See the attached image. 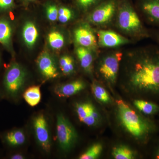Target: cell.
Segmentation results:
<instances>
[{
  "instance_id": "31",
  "label": "cell",
  "mask_w": 159,
  "mask_h": 159,
  "mask_svg": "<svg viewBox=\"0 0 159 159\" xmlns=\"http://www.w3.org/2000/svg\"><path fill=\"white\" fill-rule=\"evenodd\" d=\"M150 36H152L154 39L159 44V31H155L153 32H149Z\"/></svg>"
},
{
  "instance_id": "18",
  "label": "cell",
  "mask_w": 159,
  "mask_h": 159,
  "mask_svg": "<svg viewBox=\"0 0 159 159\" xmlns=\"http://www.w3.org/2000/svg\"><path fill=\"white\" fill-rule=\"evenodd\" d=\"M23 96L29 105L33 107L36 106L41 99V93L40 87L36 85L30 87L25 91Z\"/></svg>"
},
{
  "instance_id": "2",
  "label": "cell",
  "mask_w": 159,
  "mask_h": 159,
  "mask_svg": "<svg viewBox=\"0 0 159 159\" xmlns=\"http://www.w3.org/2000/svg\"><path fill=\"white\" fill-rule=\"evenodd\" d=\"M116 18L118 29L127 36L139 39L150 36L131 0H118Z\"/></svg>"
},
{
  "instance_id": "32",
  "label": "cell",
  "mask_w": 159,
  "mask_h": 159,
  "mask_svg": "<svg viewBox=\"0 0 159 159\" xmlns=\"http://www.w3.org/2000/svg\"><path fill=\"white\" fill-rule=\"evenodd\" d=\"M155 158L156 159H159V146L157 149L155 153Z\"/></svg>"
},
{
  "instance_id": "12",
  "label": "cell",
  "mask_w": 159,
  "mask_h": 159,
  "mask_svg": "<svg viewBox=\"0 0 159 159\" xmlns=\"http://www.w3.org/2000/svg\"><path fill=\"white\" fill-rule=\"evenodd\" d=\"M97 35L98 46L101 48H116L129 43L127 38L111 30H99Z\"/></svg>"
},
{
  "instance_id": "14",
  "label": "cell",
  "mask_w": 159,
  "mask_h": 159,
  "mask_svg": "<svg viewBox=\"0 0 159 159\" xmlns=\"http://www.w3.org/2000/svg\"><path fill=\"white\" fill-rule=\"evenodd\" d=\"M21 39L29 49L34 48L38 41L39 31L37 24L32 20L26 21L21 28Z\"/></svg>"
},
{
  "instance_id": "6",
  "label": "cell",
  "mask_w": 159,
  "mask_h": 159,
  "mask_svg": "<svg viewBox=\"0 0 159 159\" xmlns=\"http://www.w3.org/2000/svg\"><path fill=\"white\" fill-rule=\"evenodd\" d=\"M56 133L57 141L63 150H70L77 142V132L68 119L61 114L57 116Z\"/></svg>"
},
{
  "instance_id": "29",
  "label": "cell",
  "mask_w": 159,
  "mask_h": 159,
  "mask_svg": "<svg viewBox=\"0 0 159 159\" xmlns=\"http://www.w3.org/2000/svg\"><path fill=\"white\" fill-rule=\"evenodd\" d=\"M46 16L51 22H54L58 19V8L54 4H49L46 7Z\"/></svg>"
},
{
  "instance_id": "8",
  "label": "cell",
  "mask_w": 159,
  "mask_h": 159,
  "mask_svg": "<svg viewBox=\"0 0 159 159\" xmlns=\"http://www.w3.org/2000/svg\"><path fill=\"white\" fill-rule=\"evenodd\" d=\"M73 35L77 46L93 51L97 50L98 46L97 35L89 24L85 23L77 26L74 29Z\"/></svg>"
},
{
  "instance_id": "5",
  "label": "cell",
  "mask_w": 159,
  "mask_h": 159,
  "mask_svg": "<svg viewBox=\"0 0 159 159\" xmlns=\"http://www.w3.org/2000/svg\"><path fill=\"white\" fill-rule=\"evenodd\" d=\"M118 0H103L91 9L87 19L95 26L106 25L116 16Z\"/></svg>"
},
{
  "instance_id": "19",
  "label": "cell",
  "mask_w": 159,
  "mask_h": 159,
  "mask_svg": "<svg viewBox=\"0 0 159 159\" xmlns=\"http://www.w3.org/2000/svg\"><path fill=\"white\" fill-rule=\"evenodd\" d=\"M48 41L50 48L55 51L62 49L66 43L64 35L58 30H53L49 32Z\"/></svg>"
},
{
  "instance_id": "16",
  "label": "cell",
  "mask_w": 159,
  "mask_h": 159,
  "mask_svg": "<svg viewBox=\"0 0 159 159\" xmlns=\"http://www.w3.org/2000/svg\"><path fill=\"white\" fill-rule=\"evenodd\" d=\"M93 51L91 49L77 46L75 49V53L81 68L88 73L93 70L94 61Z\"/></svg>"
},
{
  "instance_id": "11",
  "label": "cell",
  "mask_w": 159,
  "mask_h": 159,
  "mask_svg": "<svg viewBox=\"0 0 159 159\" xmlns=\"http://www.w3.org/2000/svg\"><path fill=\"white\" fill-rule=\"evenodd\" d=\"M137 7L148 24L159 27V0H137Z\"/></svg>"
},
{
  "instance_id": "26",
  "label": "cell",
  "mask_w": 159,
  "mask_h": 159,
  "mask_svg": "<svg viewBox=\"0 0 159 159\" xmlns=\"http://www.w3.org/2000/svg\"><path fill=\"white\" fill-rule=\"evenodd\" d=\"M90 102H80L76 105V111L80 121L82 122L89 114Z\"/></svg>"
},
{
  "instance_id": "7",
  "label": "cell",
  "mask_w": 159,
  "mask_h": 159,
  "mask_svg": "<svg viewBox=\"0 0 159 159\" xmlns=\"http://www.w3.org/2000/svg\"><path fill=\"white\" fill-rule=\"evenodd\" d=\"M122 56L121 51H115L107 54L100 61L98 67L99 74L109 83H116Z\"/></svg>"
},
{
  "instance_id": "21",
  "label": "cell",
  "mask_w": 159,
  "mask_h": 159,
  "mask_svg": "<svg viewBox=\"0 0 159 159\" xmlns=\"http://www.w3.org/2000/svg\"><path fill=\"white\" fill-rule=\"evenodd\" d=\"M60 68L64 74L69 75L75 70V63L73 57L68 55L61 56L59 61Z\"/></svg>"
},
{
  "instance_id": "3",
  "label": "cell",
  "mask_w": 159,
  "mask_h": 159,
  "mask_svg": "<svg viewBox=\"0 0 159 159\" xmlns=\"http://www.w3.org/2000/svg\"><path fill=\"white\" fill-rule=\"evenodd\" d=\"M118 118L124 129L138 139H146L153 130V126L147 119L137 113L122 99L116 101Z\"/></svg>"
},
{
  "instance_id": "23",
  "label": "cell",
  "mask_w": 159,
  "mask_h": 159,
  "mask_svg": "<svg viewBox=\"0 0 159 159\" xmlns=\"http://www.w3.org/2000/svg\"><path fill=\"white\" fill-rule=\"evenodd\" d=\"M92 89L94 97L98 101L104 103H107L110 102L109 95L103 87L94 83L92 86Z\"/></svg>"
},
{
  "instance_id": "15",
  "label": "cell",
  "mask_w": 159,
  "mask_h": 159,
  "mask_svg": "<svg viewBox=\"0 0 159 159\" xmlns=\"http://www.w3.org/2000/svg\"><path fill=\"white\" fill-rule=\"evenodd\" d=\"M86 87L85 83L80 80L58 86L54 89L56 95L61 98L69 97L78 93Z\"/></svg>"
},
{
  "instance_id": "1",
  "label": "cell",
  "mask_w": 159,
  "mask_h": 159,
  "mask_svg": "<svg viewBox=\"0 0 159 159\" xmlns=\"http://www.w3.org/2000/svg\"><path fill=\"white\" fill-rule=\"evenodd\" d=\"M130 53L128 83L134 89L159 96V48L144 47Z\"/></svg>"
},
{
  "instance_id": "22",
  "label": "cell",
  "mask_w": 159,
  "mask_h": 159,
  "mask_svg": "<svg viewBox=\"0 0 159 159\" xmlns=\"http://www.w3.org/2000/svg\"><path fill=\"white\" fill-rule=\"evenodd\" d=\"M116 159H133L134 158V153L129 147L120 145L114 147L112 152Z\"/></svg>"
},
{
  "instance_id": "17",
  "label": "cell",
  "mask_w": 159,
  "mask_h": 159,
  "mask_svg": "<svg viewBox=\"0 0 159 159\" xmlns=\"http://www.w3.org/2000/svg\"><path fill=\"white\" fill-rule=\"evenodd\" d=\"M2 140L6 145L10 148H15L23 145L25 142V135L20 129L8 131L2 135Z\"/></svg>"
},
{
  "instance_id": "9",
  "label": "cell",
  "mask_w": 159,
  "mask_h": 159,
  "mask_svg": "<svg viewBox=\"0 0 159 159\" xmlns=\"http://www.w3.org/2000/svg\"><path fill=\"white\" fill-rule=\"evenodd\" d=\"M15 26L8 15H0V44L11 54L15 56L13 45Z\"/></svg>"
},
{
  "instance_id": "4",
  "label": "cell",
  "mask_w": 159,
  "mask_h": 159,
  "mask_svg": "<svg viewBox=\"0 0 159 159\" xmlns=\"http://www.w3.org/2000/svg\"><path fill=\"white\" fill-rule=\"evenodd\" d=\"M26 79L24 68L15 60L6 68L2 81V89L5 96L10 99L17 97L22 89Z\"/></svg>"
},
{
  "instance_id": "10",
  "label": "cell",
  "mask_w": 159,
  "mask_h": 159,
  "mask_svg": "<svg viewBox=\"0 0 159 159\" xmlns=\"http://www.w3.org/2000/svg\"><path fill=\"white\" fill-rule=\"evenodd\" d=\"M35 136L41 147L45 151L51 150V142L48 122L43 114H40L33 120Z\"/></svg>"
},
{
  "instance_id": "24",
  "label": "cell",
  "mask_w": 159,
  "mask_h": 159,
  "mask_svg": "<svg viewBox=\"0 0 159 159\" xmlns=\"http://www.w3.org/2000/svg\"><path fill=\"white\" fill-rule=\"evenodd\" d=\"M102 151V144L95 143L89 147L85 152L80 156V159H97L101 154Z\"/></svg>"
},
{
  "instance_id": "34",
  "label": "cell",
  "mask_w": 159,
  "mask_h": 159,
  "mask_svg": "<svg viewBox=\"0 0 159 159\" xmlns=\"http://www.w3.org/2000/svg\"><path fill=\"white\" fill-rule=\"evenodd\" d=\"M27 1H33V0H27Z\"/></svg>"
},
{
  "instance_id": "28",
  "label": "cell",
  "mask_w": 159,
  "mask_h": 159,
  "mask_svg": "<svg viewBox=\"0 0 159 159\" xmlns=\"http://www.w3.org/2000/svg\"><path fill=\"white\" fill-rule=\"evenodd\" d=\"M14 7V0H0V15H8Z\"/></svg>"
},
{
  "instance_id": "30",
  "label": "cell",
  "mask_w": 159,
  "mask_h": 159,
  "mask_svg": "<svg viewBox=\"0 0 159 159\" xmlns=\"http://www.w3.org/2000/svg\"><path fill=\"white\" fill-rule=\"evenodd\" d=\"M9 157L11 159H23L25 158L24 156L19 153H13L9 155Z\"/></svg>"
},
{
  "instance_id": "20",
  "label": "cell",
  "mask_w": 159,
  "mask_h": 159,
  "mask_svg": "<svg viewBox=\"0 0 159 159\" xmlns=\"http://www.w3.org/2000/svg\"><path fill=\"white\" fill-rule=\"evenodd\" d=\"M134 105L139 111L145 115H153L159 112V106L155 104L142 99H136Z\"/></svg>"
},
{
  "instance_id": "25",
  "label": "cell",
  "mask_w": 159,
  "mask_h": 159,
  "mask_svg": "<svg viewBox=\"0 0 159 159\" xmlns=\"http://www.w3.org/2000/svg\"><path fill=\"white\" fill-rule=\"evenodd\" d=\"M74 12L70 8L62 6L58 8L57 20L61 24H66L73 18Z\"/></svg>"
},
{
  "instance_id": "13",
  "label": "cell",
  "mask_w": 159,
  "mask_h": 159,
  "mask_svg": "<svg viewBox=\"0 0 159 159\" xmlns=\"http://www.w3.org/2000/svg\"><path fill=\"white\" fill-rule=\"evenodd\" d=\"M36 63L39 72L46 79H54L58 76L59 73L55 61L47 51L39 54Z\"/></svg>"
},
{
  "instance_id": "33",
  "label": "cell",
  "mask_w": 159,
  "mask_h": 159,
  "mask_svg": "<svg viewBox=\"0 0 159 159\" xmlns=\"http://www.w3.org/2000/svg\"><path fill=\"white\" fill-rule=\"evenodd\" d=\"M2 63V55L1 53V51H0V67H1V65Z\"/></svg>"
},
{
  "instance_id": "27",
  "label": "cell",
  "mask_w": 159,
  "mask_h": 159,
  "mask_svg": "<svg viewBox=\"0 0 159 159\" xmlns=\"http://www.w3.org/2000/svg\"><path fill=\"white\" fill-rule=\"evenodd\" d=\"M103 0H76L77 6L80 10L86 11L92 9Z\"/></svg>"
}]
</instances>
